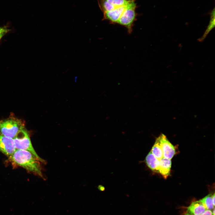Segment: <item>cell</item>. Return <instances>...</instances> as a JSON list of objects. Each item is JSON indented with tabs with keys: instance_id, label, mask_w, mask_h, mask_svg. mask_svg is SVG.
I'll return each instance as SVG.
<instances>
[{
	"instance_id": "cell-1",
	"label": "cell",
	"mask_w": 215,
	"mask_h": 215,
	"mask_svg": "<svg viewBox=\"0 0 215 215\" xmlns=\"http://www.w3.org/2000/svg\"><path fill=\"white\" fill-rule=\"evenodd\" d=\"M13 163L21 166L29 172L44 178L41 162L32 153L24 150L16 149L9 157Z\"/></svg>"
},
{
	"instance_id": "cell-2",
	"label": "cell",
	"mask_w": 215,
	"mask_h": 215,
	"mask_svg": "<svg viewBox=\"0 0 215 215\" xmlns=\"http://www.w3.org/2000/svg\"><path fill=\"white\" fill-rule=\"evenodd\" d=\"M24 122L12 116L0 120V134L13 139L17 133L25 128Z\"/></svg>"
},
{
	"instance_id": "cell-3",
	"label": "cell",
	"mask_w": 215,
	"mask_h": 215,
	"mask_svg": "<svg viewBox=\"0 0 215 215\" xmlns=\"http://www.w3.org/2000/svg\"><path fill=\"white\" fill-rule=\"evenodd\" d=\"M16 149L28 151L32 153L42 163L47 162L37 154L32 144L28 132L24 128L20 130L13 139Z\"/></svg>"
},
{
	"instance_id": "cell-4",
	"label": "cell",
	"mask_w": 215,
	"mask_h": 215,
	"mask_svg": "<svg viewBox=\"0 0 215 215\" xmlns=\"http://www.w3.org/2000/svg\"><path fill=\"white\" fill-rule=\"evenodd\" d=\"M136 4L134 0H131L127 7L118 20L117 23L125 27L129 34L132 33L134 22L136 20L135 9Z\"/></svg>"
},
{
	"instance_id": "cell-5",
	"label": "cell",
	"mask_w": 215,
	"mask_h": 215,
	"mask_svg": "<svg viewBox=\"0 0 215 215\" xmlns=\"http://www.w3.org/2000/svg\"><path fill=\"white\" fill-rule=\"evenodd\" d=\"M161 146L163 157L171 159L176 154L175 147L169 141L164 134H161L158 138Z\"/></svg>"
},
{
	"instance_id": "cell-6",
	"label": "cell",
	"mask_w": 215,
	"mask_h": 215,
	"mask_svg": "<svg viewBox=\"0 0 215 215\" xmlns=\"http://www.w3.org/2000/svg\"><path fill=\"white\" fill-rule=\"evenodd\" d=\"M16 149L13 139L0 134V151L9 157Z\"/></svg>"
},
{
	"instance_id": "cell-7",
	"label": "cell",
	"mask_w": 215,
	"mask_h": 215,
	"mask_svg": "<svg viewBox=\"0 0 215 215\" xmlns=\"http://www.w3.org/2000/svg\"><path fill=\"white\" fill-rule=\"evenodd\" d=\"M127 4L125 6L119 7L113 10L103 13V19L109 21L111 23H117L126 8Z\"/></svg>"
},
{
	"instance_id": "cell-8",
	"label": "cell",
	"mask_w": 215,
	"mask_h": 215,
	"mask_svg": "<svg viewBox=\"0 0 215 215\" xmlns=\"http://www.w3.org/2000/svg\"><path fill=\"white\" fill-rule=\"evenodd\" d=\"M206 209L199 200L192 202L187 208L183 215H201Z\"/></svg>"
},
{
	"instance_id": "cell-9",
	"label": "cell",
	"mask_w": 215,
	"mask_h": 215,
	"mask_svg": "<svg viewBox=\"0 0 215 215\" xmlns=\"http://www.w3.org/2000/svg\"><path fill=\"white\" fill-rule=\"evenodd\" d=\"M159 173L165 179L169 175L171 165V159L163 157L159 160Z\"/></svg>"
},
{
	"instance_id": "cell-10",
	"label": "cell",
	"mask_w": 215,
	"mask_h": 215,
	"mask_svg": "<svg viewBox=\"0 0 215 215\" xmlns=\"http://www.w3.org/2000/svg\"><path fill=\"white\" fill-rule=\"evenodd\" d=\"M146 163L153 171L159 173V161L150 151L145 158Z\"/></svg>"
},
{
	"instance_id": "cell-11",
	"label": "cell",
	"mask_w": 215,
	"mask_h": 215,
	"mask_svg": "<svg viewBox=\"0 0 215 215\" xmlns=\"http://www.w3.org/2000/svg\"><path fill=\"white\" fill-rule=\"evenodd\" d=\"M150 151L158 160L163 157L162 150L158 138L156 139Z\"/></svg>"
},
{
	"instance_id": "cell-12",
	"label": "cell",
	"mask_w": 215,
	"mask_h": 215,
	"mask_svg": "<svg viewBox=\"0 0 215 215\" xmlns=\"http://www.w3.org/2000/svg\"><path fill=\"white\" fill-rule=\"evenodd\" d=\"M199 201L202 203L206 210H212L214 208L212 200V195L209 194Z\"/></svg>"
},
{
	"instance_id": "cell-13",
	"label": "cell",
	"mask_w": 215,
	"mask_h": 215,
	"mask_svg": "<svg viewBox=\"0 0 215 215\" xmlns=\"http://www.w3.org/2000/svg\"><path fill=\"white\" fill-rule=\"evenodd\" d=\"M116 8L126 5L131 0H106Z\"/></svg>"
},
{
	"instance_id": "cell-14",
	"label": "cell",
	"mask_w": 215,
	"mask_h": 215,
	"mask_svg": "<svg viewBox=\"0 0 215 215\" xmlns=\"http://www.w3.org/2000/svg\"><path fill=\"white\" fill-rule=\"evenodd\" d=\"M215 11L214 9L212 12L211 14V19L209 24L208 27V28L206 31L205 33L204 34V36H205V35H207L209 32L213 28L214 26V21H215Z\"/></svg>"
},
{
	"instance_id": "cell-15",
	"label": "cell",
	"mask_w": 215,
	"mask_h": 215,
	"mask_svg": "<svg viewBox=\"0 0 215 215\" xmlns=\"http://www.w3.org/2000/svg\"><path fill=\"white\" fill-rule=\"evenodd\" d=\"M10 31V30L6 26L0 27V40L4 36Z\"/></svg>"
},
{
	"instance_id": "cell-16",
	"label": "cell",
	"mask_w": 215,
	"mask_h": 215,
	"mask_svg": "<svg viewBox=\"0 0 215 215\" xmlns=\"http://www.w3.org/2000/svg\"><path fill=\"white\" fill-rule=\"evenodd\" d=\"M201 215H212V211L211 210H206Z\"/></svg>"
},
{
	"instance_id": "cell-17",
	"label": "cell",
	"mask_w": 215,
	"mask_h": 215,
	"mask_svg": "<svg viewBox=\"0 0 215 215\" xmlns=\"http://www.w3.org/2000/svg\"><path fill=\"white\" fill-rule=\"evenodd\" d=\"M98 188L101 191H103L105 190L104 187L102 186H99Z\"/></svg>"
},
{
	"instance_id": "cell-18",
	"label": "cell",
	"mask_w": 215,
	"mask_h": 215,
	"mask_svg": "<svg viewBox=\"0 0 215 215\" xmlns=\"http://www.w3.org/2000/svg\"><path fill=\"white\" fill-rule=\"evenodd\" d=\"M212 200L213 203L214 205H215V194L214 193V194L213 195H212Z\"/></svg>"
},
{
	"instance_id": "cell-19",
	"label": "cell",
	"mask_w": 215,
	"mask_h": 215,
	"mask_svg": "<svg viewBox=\"0 0 215 215\" xmlns=\"http://www.w3.org/2000/svg\"><path fill=\"white\" fill-rule=\"evenodd\" d=\"M212 215H215V208H214L212 210Z\"/></svg>"
}]
</instances>
